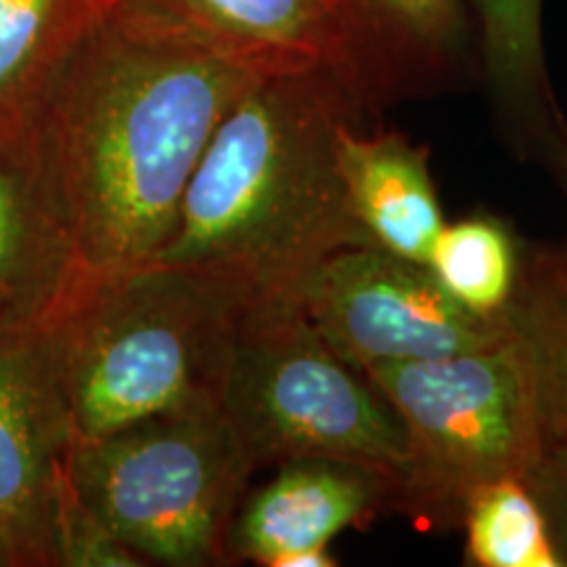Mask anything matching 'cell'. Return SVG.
I'll list each match as a JSON object with an SVG mask.
<instances>
[{
	"label": "cell",
	"mask_w": 567,
	"mask_h": 567,
	"mask_svg": "<svg viewBox=\"0 0 567 567\" xmlns=\"http://www.w3.org/2000/svg\"><path fill=\"white\" fill-rule=\"evenodd\" d=\"M266 74L130 0L76 42L21 122L92 279L158 258L213 132Z\"/></svg>",
	"instance_id": "cell-1"
},
{
	"label": "cell",
	"mask_w": 567,
	"mask_h": 567,
	"mask_svg": "<svg viewBox=\"0 0 567 567\" xmlns=\"http://www.w3.org/2000/svg\"><path fill=\"white\" fill-rule=\"evenodd\" d=\"M368 111L329 69L260 76L216 126L153 264L200 274L239 313L295 302L326 255L371 245L339 172V140Z\"/></svg>",
	"instance_id": "cell-2"
},
{
	"label": "cell",
	"mask_w": 567,
	"mask_h": 567,
	"mask_svg": "<svg viewBox=\"0 0 567 567\" xmlns=\"http://www.w3.org/2000/svg\"><path fill=\"white\" fill-rule=\"evenodd\" d=\"M237 318L218 284L184 268L90 279L48 331L74 439L221 408Z\"/></svg>",
	"instance_id": "cell-3"
},
{
	"label": "cell",
	"mask_w": 567,
	"mask_h": 567,
	"mask_svg": "<svg viewBox=\"0 0 567 567\" xmlns=\"http://www.w3.org/2000/svg\"><path fill=\"white\" fill-rule=\"evenodd\" d=\"M74 499L142 565H229V530L255 465L221 408L71 439Z\"/></svg>",
	"instance_id": "cell-4"
},
{
	"label": "cell",
	"mask_w": 567,
	"mask_h": 567,
	"mask_svg": "<svg viewBox=\"0 0 567 567\" xmlns=\"http://www.w3.org/2000/svg\"><path fill=\"white\" fill-rule=\"evenodd\" d=\"M405 434L392 513L421 528H460L465 502L499 478H526L544 450L534 381L515 331L444 358L365 371Z\"/></svg>",
	"instance_id": "cell-5"
},
{
	"label": "cell",
	"mask_w": 567,
	"mask_h": 567,
	"mask_svg": "<svg viewBox=\"0 0 567 567\" xmlns=\"http://www.w3.org/2000/svg\"><path fill=\"white\" fill-rule=\"evenodd\" d=\"M221 410L255 473L289 460H339L381 473L396 492L405 471L400 417L297 302L239 313Z\"/></svg>",
	"instance_id": "cell-6"
},
{
	"label": "cell",
	"mask_w": 567,
	"mask_h": 567,
	"mask_svg": "<svg viewBox=\"0 0 567 567\" xmlns=\"http://www.w3.org/2000/svg\"><path fill=\"white\" fill-rule=\"evenodd\" d=\"M295 302L331 350L363 373L481 350L513 334L509 318L471 313L429 266L375 245L326 255L302 279Z\"/></svg>",
	"instance_id": "cell-7"
},
{
	"label": "cell",
	"mask_w": 567,
	"mask_h": 567,
	"mask_svg": "<svg viewBox=\"0 0 567 567\" xmlns=\"http://www.w3.org/2000/svg\"><path fill=\"white\" fill-rule=\"evenodd\" d=\"M71 431L51 337H0V547L13 567H61Z\"/></svg>",
	"instance_id": "cell-8"
},
{
	"label": "cell",
	"mask_w": 567,
	"mask_h": 567,
	"mask_svg": "<svg viewBox=\"0 0 567 567\" xmlns=\"http://www.w3.org/2000/svg\"><path fill=\"white\" fill-rule=\"evenodd\" d=\"M247 488L229 530V565L334 567L331 542L392 513V481L339 460H289Z\"/></svg>",
	"instance_id": "cell-9"
},
{
	"label": "cell",
	"mask_w": 567,
	"mask_h": 567,
	"mask_svg": "<svg viewBox=\"0 0 567 567\" xmlns=\"http://www.w3.org/2000/svg\"><path fill=\"white\" fill-rule=\"evenodd\" d=\"M90 279L24 122H0V337L51 331Z\"/></svg>",
	"instance_id": "cell-10"
},
{
	"label": "cell",
	"mask_w": 567,
	"mask_h": 567,
	"mask_svg": "<svg viewBox=\"0 0 567 567\" xmlns=\"http://www.w3.org/2000/svg\"><path fill=\"white\" fill-rule=\"evenodd\" d=\"M368 113L463 82L478 55L467 0H331Z\"/></svg>",
	"instance_id": "cell-11"
},
{
	"label": "cell",
	"mask_w": 567,
	"mask_h": 567,
	"mask_svg": "<svg viewBox=\"0 0 567 567\" xmlns=\"http://www.w3.org/2000/svg\"><path fill=\"white\" fill-rule=\"evenodd\" d=\"M264 71L321 66L360 101L331 0H130ZM365 109V103L360 101ZM368 111V109H365Z\"/></svg>",
	"instance_id": "cell-12"
},
{
	"label": "cell",
	"mask_w": 567,
	"mask_h": 567,
	"mask_svg": "<svg viewBox=\"0 0 567 567\" xmlns=\"http://www.w3.org/2000/svg\"><path fill=\"white\" fill-rule=\"evenodd\" d=\"M339 172L368 243L425 264L444 226L429 151L402 132L352 124L339 140Z\"/></svg>",
	"instance_id": "cell-13"
},
{
	"label": "cell",
	"mask_w": 567,
	"mask_h": 567,
	"mask_svg": "<svg viewBox=\"0 0 567 567\" xmlns=\"http://www.w3.org/2000/svg\"><path fill=\"white\" fill-rule=\"evenodd\" d=\"M488 95L517 137L536 151L563 118L544 61V0H467Z\"/></svg>",
	"instance_id": "cell-14"
},
{
	"label": "cell",
	"mask_w": 567,
	"mask_h": 567,
	"mask_svg": "<svg viewBox=\"0 0 567 567\" xmlns=\"http://www.w3.org/2000/svg\"><path fill=\"white\" fill-rule=\"evenodd\" d=\"M509 326L526 352L544 444H567V258L526 245Z\"/></svg>",
	"instance_id": "cell-15"
},
{
	"label": "cell",
	"mask_w": 567,
	"mask_h": 567,
	"mask_svg": "<svg viewBox=\"0 0 567 567\" xmlns=\"http://www.w3.org/2000/svg\"><path fill=\"white\" fill-rule=\"evenodd\" d=\"M116 0H0V122L21 118Z\"/></svg>",
	"instance_id": "cell-16"
},
{
	"label": "cell",
	"mask_w": 567,
	"mask_h": 567,
	"mask_svg": "<svg viewBox=\"0 0 567 567\" xmlns=\"http://www.w3.org/2000/svg\"><path fill=\"white\" fill-rule=\"evenodd\" d=\"M526 245L492 213L444 221L425 266L452 300L471 313L507 318L523 271Z\"/></svg>",
	"instance_id": "cell-17"
},
{
	"label": "cell",
	"mask_w": 567,
	"mask_h": 567,
	"mask_svg": "<svg viewBox=\"0 0 567 567\" xmlns=\"http://www.w3.org/2000/svg\"><path fill=\"white\" fill-rule=\"evenodd\" d=\"M465 563L473 567H563L526 478H499L465 502Z\"/></svg>",
	"instance_id": "cell-18"
},
{
	"label": "cell",
	"mask_w": 567,
	"mask_h": 567,
	"mask_svg": "<svg viewBox=\"0 0 567 567\" xmlns=\"http://www.w3.org/2000/svg\"><path fill=\"white\" fill-rule=\"evenodd\" d=\"M526 484L542 507L559 563L567 567V444H544Z\"/></svg>",
	"instance_id": "cell-19"
},
{
	"label": "cell",
	"mask_w": 567,
	"mask_h": 567,
	"mask_svg": "<svg viewBox=\"0 0 567 567\" xmlns=\"http://www.w3.org/2000/svg\"><path fill=\"white\" fill-rule=\"evenodd\" d=\"M536 153L538 158L549 166L551 176L557 179L559 189H563L567 200V122L565 118H559V122L544 134V140L536 145ZM559 250H563V255L567 258V239Z\"/></svg>",
	"instance_id": "cell-20"
},
{
	"label": "cell",
	"mask_w": 567,
	"mask_h": 567,
	"mask_svg": "<svg viewBox=\"0 0 567 567\" xmlns=\"http://www.w3.org/2000/svg\"><path fill=\"white\" fill-rule=\"evenodd\" d=\"M0 567H13L11 557H9V551H6L3 547H0Z\"/></svg>",
	"instance_id": "cell-21"
}]
</instances>
